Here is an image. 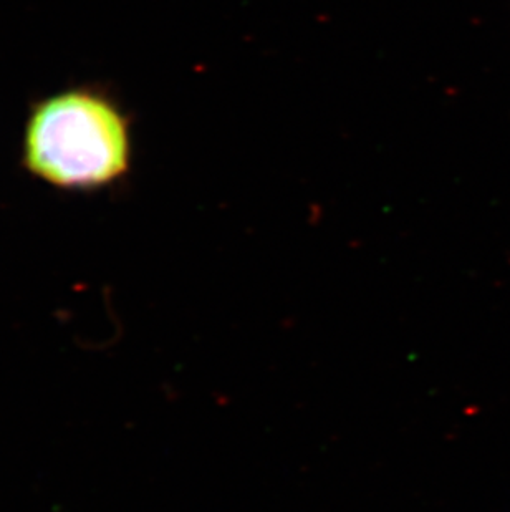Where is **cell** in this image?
Instances as JSON below:
<instances>
[{"label":"cell","instance_id":"1","mask_svg":"<svg viewBox=\"0 0 510 512\" xmlns=\"http://www.w3.org/2000/svg\"><path fill=\"white\" fill-rule=\"evenodd\" d=\"M133 145L128 116L108 93L75 87L30 107L22 166L63 191H97L125 178Z\"/></svg>","mask_w":510,"mask_h":512}]
</instances>
